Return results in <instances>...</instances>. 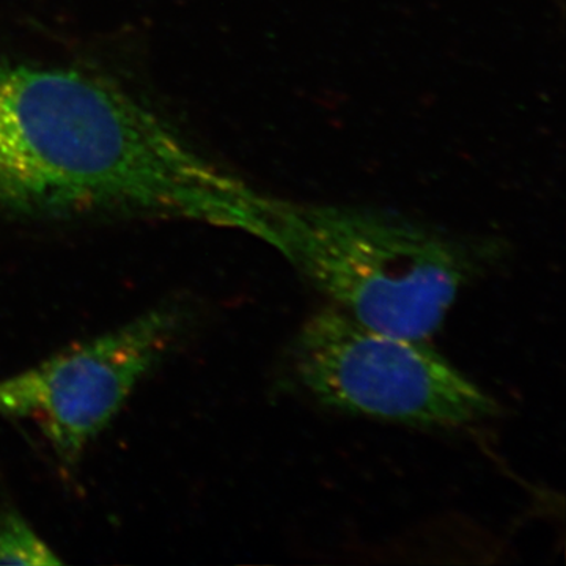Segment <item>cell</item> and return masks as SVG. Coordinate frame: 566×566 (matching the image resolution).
<instances>
[{"label":"cell","mask_w":566,"mask_h":566,"mask_svg":"<svg viewBox=\"0 0 566 566\" xmlns=\"http://www.w3.org/2000/svg\"><path fill=\"white\" fill-rule=\"evenodd\" d=\"M297 385L334 411L417 428H464L497 401L427 340L365 326L335 305L305 319L290 345Z\"/></svg>","instance_id":"3"},{"label":"cell","mask_w":566,"mask_h":566,"mask_svg":"<svg viewBox=\"0 0 566 566\" xmlns=\"http://www.w3.org/2000/svg\"><path fill=\"white\" fill-rule=\"evenodd\" d=\"M62 558L13 506H0V565H61Z\"/></svg>","instance_id":"5"},{"label":"cell","mask_w":566,"mask_h":566,"mask_svg":"<svg viewBox=\"0 0 566 566\" xmlns=\"http://www.w3.org/2000/svg\"><path fill=\"white\" fill-rule=\"evenodd\" d=\"M245 233L273 245L331 305L382 333L430 340L479 270L465 241L401 216L260 193Z\"/></svg>","instance_id":"2"},{"label":"cell","mask_w":566,"mask_h":566,"mask_svg":"<svg viewBox=\"0 0 566 566\" xmlns=\"http://www.w3.org/2000/svg\"><path fill=\"white\" fill-rule=\"evenodd\" d=\"M256 197L109 82L0 62V211L125 212L244 232Z\"/></svg>","instance_id":"1"},{"label":"cell","mask_w":566,"mask_h":566,"mask_svg":"<svg viewBox=\"0 0 566 566\" xmlns=\"http://www.w3.org/2000/svg\"><path fill=\"white\" fill-rule=\"evenodd\" d=\"M192 318L189 304L163 303L0 379V416L36 424L55 458L74 468L136 387L185 337Z\"/></svg>","instance_id":"4"}]
</instances>
